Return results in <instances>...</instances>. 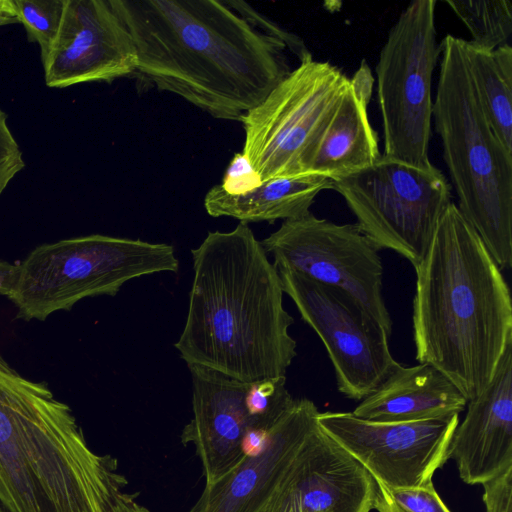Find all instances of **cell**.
<instances>
[{
    "label": "cell",
    "instance_id": "cell-22",
    "mask_svg": "<svg viewBox=\"0 0 512 512\" xmlns=\"http://www.w3.org/2000/svg\"><path fill=\"white\" fill-rule=\"evenodd\" d=\"M468 29V43L492 51L509 44L512 34V3L509 0H446Z\"/></svg>",
    "mask_w": 512,
    "mask_h": 512
},
{
    "label": "cell",
    "instance_id": "cell-11",
    "mask_svg": "<svg viewBox=\"0 0 512 512\" xmlns=\"http://www.w3.org/2000/svg\"><path fill=\"white\" fill-rule=\"evenodd\" d=\"M278 272L284 293L324 344L338 391L355 401L369 396L400 365L384 328L348 293L289 269Z\"/></svg>",
    "mask_w": 512,
    "mask_h": 512
},
{
    "label": "cell",
    "instance_id": "cell-3",
    "mask_svg": "<svg viewBox=\"0 0 512 512\" xmlns=\"http://www.w3.org/2000/svg\"><path fill=\"white\" fill-rule=\"evenodd\" d=\"M414 268L416 360L442 372L468 401L487 387L512 343L508 284L453 202Z\"/></svg>",
    "mask_w": 512,
    "mask_h": 512
},
{
    "label": "cell",
    "instance_id": "cell-20",
    "mask_svg": "<svg viewBox=\"0 0 512 512\" xmlns=\"http://www.w3.org/2000/svg\"><path fill=\"white\" fill-rule=\"evenodd\" d=\"M332 188V180L316 174L267 180L241 195H230L217 184L206 193L204 207L212 217H230L246 224L274 223L309 213L316 196Z\"/></svg>",
    "mask_w": 512,
    "mask_h": 512
},
{
    "label": "cell",
    "instance_id": "cell-24",
    "mask_svg": "<svg viewBox=\"0 0 512 512\" xmlns=\"http://www.w3.org/2000/svg\"><path fill=\"white\" fill-rule=\"evenodd\" d=\"M377 486L374 504L377 512H451L435 490L433 481L413 487Z\"/></svg>",
    "mask_w": 512,
    "mask_h": 512
},
{
    "label": "cell",
    "instance_id": "cell-27",
    "mask_svg": "<svg viewBox=\"0 0 512 512\" xmlns=\"http://www.w3.org/2000/svg\"><path fill=\"white\" fill-rule=\"evenodd\" d=\"M262 184L261 177L242 153H236L224 173L222 189L230 195L247 193Z\"/></svg>",
    "mask_w": 512,
    "mask_h": 512
},
{
    "label": "cell",
    "instance_id": "cell-21",
    "mask_svg": "<svg viewBox=\"0 0 512 512\" xmlns=\"http://www.w3.org/2000/svg\"><path fill=\"white\" fill-rule=\"evenodd\" d=\"M470 76L484 114L502 145L512 153V47L492 51L466 40Z\"/></svg>",
    "mask_w": 512,
    "mask_h": 512
},
{
    "label": "cell",
    "instance_id": "cell-7",
    "mask_svg": "<svg viewBox=\"0 0 512 512\" xmlns=\"http://www.w3.org/2000/svg\"><path fill=\"white\" fill-rule=\"evenodd\" d=\"M348 83L337 66L311 59L300 63L242 118V153L262 182L306 174Z\"/></svg>",
    "mask_w": 512,
    "mask_h": 512
},
{
    "label": "cell",
    "instance_id": "cell-29",
    "mask_svg": "<svg viewBox=\"0 0 512 512\" xmlns=\"http://www.w3.org/2000/svg\"><path fill=\"white\" fill-rule=\"evenodd\" d=\"M15 264L0 259V294L6 295L10 285Z\"/></svg>",
    "mask_w": 512,
    "mask_h": 512
},
{
    "label": "cell",
    "instance_id": "cell-23",
    "mask_svg": "<svg viewBox=\"0 0 512 512\" xmlns=\"http://www.w3.org/2000/svg\"><path fill=\"white\" fill-rule=\"evenodd\" d=\"M10 3L29 41L39 45L42 59L58 34L66 0H10Z\"/></svg>",
    "mask_w": 512,
    "mask_h": 512
},
{
    "label": "cell",
    "instance_id": "cell-32",
    "mask_svg": "<svg viewBox=\"0 0 512 512\" xmlns=\"http://www.w3.org/2000/svg\"><path fill=\"white\" fill-rule=\"evenodd\" d=\"M3 2H4V0H0V5H2V4H3Z\"/></svg>",
    "mask_w": 512,
    "mask_h": 512
},
{
    "label": "cell",
    "instance_id": "cell-19",
    "mask_svg": "<svg viewBox=\"0 0 512 512\" xmlns=\"http://www.w3.org/2000/svg\"><path fill=\"white\" fill-rule=\"evenodd\" d=\"M466 405L461 391L432 365L400 364L352 414L379 422H412L460 414Z\"/></svg>",
    "mask_w": 512,
    "mask_h": 512
},
{
    "label": "cell",
    "instance_id": "cell-16",
    "mask_svg": "<svg viewBox=\"0 0 512 512\" xmlns=\"http://www.w3.org/2000/svg\"><path fill=\"white\" fill-rule=\"evenodd\" d=\"M192 377V418L180 440L193 445L205 477V486L224 478L245 458L242 441L253 421L245 405L249 383L197 365Z\"/></svg>",
    "mask_w": 512,
    "mask_h": 512
},
{
    "label": "cell",
    "instance_id": "cell-4",
    "mask_svg": "<svg viewBox=\"0 0 512 512\" xmlns=\"http://www.w3.org/2000/svg\"><path fill=\"white\" fill-rule=\"evenodd\" d=\"M117 458L88 445L46 382L0 355V502L7 512H150Z\"/></svg>",
    "mask_w": 512,
    "mask_h": 512
},
{
    "label": "cell",
    "instance_id": "cell-30",
    "mask_svg": "<svg viewBox=\"0 0 512 512\" xmlns=\"http://www.w3.org/2000/svg\"><path fill=\"white\" fill-rule=\"evenodd\" d=\"M20 23L19 18L15 14L10 0H4L0 5V26Z\"/></svg>",
    "mask_w": 512,
    "mask_h": 512
},
{
    "label": "cell",
    "instance_id": "cell-15",
    "mask_svg": "<svg viewBox=\"0 0 512 512\" xmlns=\"http://www.w3.org/2000/svg\"><path fill=\"white\" fill-rule=\"evenodd\" d=\"M319 412L310 399L294 398L273 425L265 448L245 457L217 483L205 486L188 512H266L286 484Z\"/></svg>",
    "mask_w": 512,
    "mask_h": 512
},
{
    "label": "cell",
    "instance_id": "cell-12",
    "mask_svg": "<svg viewBox=\"0 0 512 512\" xmlns=\"http://www.w3.org/2000/svg\"><path fill=\"white\" fill-rule=\"evenodd\" d=\"M320 427L375 479L388 487L433 481L449 459L459 414L412 422H379L352 412H319Z\"/></svg>",
    "mask_w": 512,
    "mask_h": 512
},
{
    "label": "cell",
    "instance_id": "cell-18",
    "mask_svg": "<svg viewBox=\"0 0 512 512\" xmlns=\"http://www.w3.org/2000/svg\"><path fill=\"white\" fill-rule=\"evenodd\" d=\"M373 85V74L363 60L349 78L347 89L320 138L306 174L335 181L378 161L382 155L379 138L368 117Z\"/></svg>",
    "mask_w": 512,
    "mask_h": 512
},
{
    "label": "cell",
    "instance_id": "cell-10",
    "mask_svg": "<svg viewBox=\"0 0 512 512\" xmlns=\"http://www.w3.org/2000/svg\"><path fill=\"white\" fill-rule=\"evenodd\" d=\"M277 269L295 271L354 297L392 334L383 296V264L378 247L356 223L338 224L309 212L285 220L261 241Z\"/></svg>",
    "mask_w": 512,
    "mask_h": 512
},
{
    "label": "cell",
    "instance_id": "cell-5",
    "mask_svg": "<svg viewBox=\"0 0 512 512\" xmlns=\"http://www.w3.org/2000/svg\"><path fill=\"white\" fill-rule=\"evenodd\" d=\"M432 119L458 209L498 267L512 266V153L491 128L470 76L466 40L446 35Z\"/></svg>",
    "mask_w": 512,
    "mask_h": 512
},
{
    "label": "cell",
    "instance_id": "cell-6",
    "mask_svg": "<svg viewBox=\"0 0 512 512\" xmlns=\"http://www.w3.org/2000/svg\"><path fill=\"white\" fill-rule=\"evenodd\" d=\"M178 271L170 244L91 234L34 248L15 264L5 296L17 318L44 321L84 298L115 296L132 279Z\"/></svg>",
    "mask_w": 512,
    "mask_h": 512
},
{
    "label": "cell",
    "instance_id": "cell-28",
    "mask_svg": "<svg viewBox=\"0 0 512 512\" xmlns=\"http://www.w3.org/2000/svg\"><path fill=\"white\" fill-rule=\"evenodd\" d=\"M482 486L486 512H512V466Z\"/></svg>",
    "mask_w": 512,
    "mask_h": 512
},
{
    "label": "cell",
    "instance_id": "cell-13",
    "mask_svg": "<svg viewBox=\"0 0 512 512\" xmlns=\"http://www.w3.org/2000/svg\"><path fill=\"white\" fill-rule=\"evenodd\" d=\"M41 61L50 88L111 82L137 69L135 45L111 0H66L58 34Z\"/></svg>",
    "mask_w": 512,
    "mask_h": 512
},
{
    "label": "cell",
    "instance_id": "cell-2",
    "mask_svg": "<svg viewBox=\"0 0 512 512\" xmlns=\"http://www.w3.org/2000/svg\"><path fill=\"white\" fill-rule=\"evenodd\" d=\"M193 280L181 359L244 383L285 377L297 355L278 269L252 229L210 231L191 249Z\"/></svg>",
    "mask_w": 512,
    "mask_h": 512
},
{
    "label": "cell",
    "instance_id": "cell-17",
    "mask_svg": "<svg viewBox=\"0 0 512 512\" xmlns=\"http://www.w3.org/2000/svg\"><path fill=\"white\" fill-rule=\"evenodd\" d=\"M466 406L450 441L449 459L464 483L482 485L512 466V343L490 383Z\"/></svg>",
    "mask_w": 512,
    "mask_h": 512
},
{
    "label": "cell",
    "instance_id": "cell-25",
    "mask_svg": "<svg viewBox=\"0 0 512 512\" xmlns=\"http://www.w3.org/2000/svg\"><path fill=\"white\" fill-rule=\"evenodd\" d=\"M227 4L257 29L281 42L297 56L300 63L313 59L312 54L297 35L284 30L250 4L241 0H226Z\"/></svg>",
    "mask_w": 512,
    "mask_h": 512
},
{
    "label": "cell",
    "instance_id": "cell-14",
    "mask_svg": "<svg viewBox=\"0 0 512 512\" xmlns=\"http://www.w3.org/2000/svg\"><path fill=\"white\" fill-rule=\"evenodd\" d=\"M377 490L372 475L317 421L266 512H371Z\"/></svg>",
    "mask_w": 512,
    "mask_h": 512
},
{
    "label": "cell",
    "instance_id": "cell-1",
    "mask_svg": "<svg viewBox=\"0 0 512 512\" xmlns=\"http://www.w3.org/2000/svg\"><path fill=\"white\" fill-rule=\"evenodd\" d=\"M135 45L134 75L215 119L240 121L292 71L286 45L226 0H111Z\"/></svg>",
    "mask_w": 512,
    "mask_h": 512
},
{
    "label": "cell",
    "instance_id": "cell-26",
    "mask_svg": "<svg viewBox=\"0 0 512 512\" xmlns=\"http://www.w3.org/2000/svg\"><path fill=\"white\" fill-rule=\"evenodd\" d=\"M24 167L22 150L9 128L6 113L0 108V195Z\"/></svg>",
    "mask_w": 512,
    "mask_h": 512
},
{
    "label": "cell",
    "instance_id": "cell-31",
    "mask_svg": "<svg viewBox=\"0 0 512 512\" xmlns=\"http://www.w3.org/2000/svg\"><path fill=\"white\" fill-rule=\"evenodd\" d=\"M0 512H7V511L0 505Z\"/></svg>",
    "mask_w": 512,
    "mask_h": 512
},
{
    "label": "cell",
    "instance_id": "cell-9",
    "mask_svg": "<svg viewBox=\"0 0 512 512\" xmlns=\"http://www.w3.org/2000/svg\"><path fill=\"white\" fill-rule=\"evenodd\" d=\"M332 182L378 249L396 252L413 267L452 203L451 185L432 163L419 167L381 155L370 167Z\"/></svg>",
    "mask_w": 512,
    "mask_h": 512
},
{
    "label": "cell",
    "instance_id": "cell-8",
    "mask_svg": "<svg viewBox=\"0 0 512 512\" xmlns=\"http://www.w3.org/2000/svg\"><path fill=\"white\" fill-rule=\"evenodd\" d=\"M435 0L412 1L390 29L376 65L384 156L431 164L432 78L440 57Z\"/></svg>",
    "mask_w": 512,
    "mask_h": 512
}]
</instances>
